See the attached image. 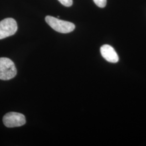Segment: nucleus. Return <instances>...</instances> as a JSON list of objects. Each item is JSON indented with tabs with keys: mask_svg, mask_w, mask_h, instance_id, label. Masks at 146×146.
I'll return each mask as SVG.
<instances>
[{
	"mask_svg": "<svg viewBox=\"0 0 146 146\" xmlns=\"http://www.w3.org/2000/svg\"><path fill=\"white\" fill-rule=\"evenodd\" d=\"M45 20L49 26L58 33H69L73 31L75 28V26L73 23L61 20L51 16H47Z\"/></svg>",
	"mask_w": 146,
	"mask_h": 146,
	"instance_id": "1",
	"label": "nucleus"
},
{
	"mask_svg": "<svg viewBox=\"0 0 146 146\" xmlns=\"http://www.w3.org/2000/svg\"><path fill=\"white\" fill-rule=\"evenodd\" d=\"M17 74V70L11 59L0 58V80H9L14 78Z\"/></svg>",
	"mask_w": 146,
	"mask_h": 146,
	"instance_id": "2",
	"label": "nucleus"
},
{
	"mask_svg": "<svg viewBox=\"0 0 146 146\" xmlns=\"http://www.w3.org/2000/svg\"><path fill=\"white\" fill-rule=\"evenodd\" d=\"M3 122L7 127L14 128L25 125L26 120L25 115L21 113L9 112L3 116Z\"/></svg>",
	"mask_w": 146,
	"mask_h": 146,
	"instance_id": "3",
	"label": "nucleus"
},
{
	"mask_svg": "<svg viewBox=\"0 0 146 146\" xmlns=\"http://www.w3.org/2000/svg\"><path fill=\"white\" fill-rule=\"evenodd\" d=\"M17 30V25L12 18H7L0 22V40L14 35Z\"/></svg>",
	"mask_w": 146,
	"mask_h": 146,
	"instance_id": "4",
	"label": "nucleus"
},
{
	"mask_svg": "<svg viewBox=\"0 0 146 146\" xmlns=\"http://www.w3.org/2000/svg\"><path fill=\"white\" fill-rule=\"evenodd\" d=\"M101 55L108 62L116 63L119 61V58L114 49L108 44L103 45L100 48Z\"/></svg>",
	"mask_w": 146,
	"mask_h": 146,
	"instance_id": "5",
	"label": "nucleus"
},
{
	"mask_svg": "<svg viewBox=\"0 0 146 146\" xmlns=\"http://www.w3.org/2000/svg\"><path fill=\"white\" fill-rule=\"evenodd\" d=\"M93 1L100 8H104L107 4V0H93Z\"/></svg>",
	"mask_w": 146,
	"mask_h": 146,
	"instance_id": "6",
	"label": "nucleus"
},
{
	"mask_svg": "<svg viewBox=\"0 0 146 146\" xmlns=\"http://www.w3.org/2000/svg\"><path fill=\"white\" fill-rule=\"evenodd\" d=\"M62 5L66 7H70L73 5V0H58Z\"/></svg>",
	"mask_w": 146,
	"mask_h": 146,
	"instance_id": "7",
	"label": "nucleus"
}]
</instances>
